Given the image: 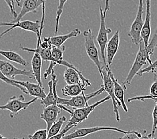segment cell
<instances>
[{
	"instance_id": "9a60e30c",
	"label": "cell",
	"mask_w": 157,
	"mask_h": 139,
	"mask_svg": "<svg viewBox=\"0 0 157 139\" xmlns=\"http://www.w3.org/2000/svg\"><path fill=\"white\" fill-rule=\"evenodd\" d=\"M151 0H146V16L144 21V25L141 31V39L144 43L145 48H147L149 44L151 29Z\"/></svg>"
},
{
	"instance_id": "e575fe53",
	"label": "cell",
	"mask_w": 157,
	"mask_h": 139,
	"mask_svg": "<svg viewBox=\"0 0 157 139\" xmlns=\"http://www.w3.org/2000/svg\"><path fill=\"white\" fill-rule=\"evenodd\" d=\"M140 139H157L155 137H152V135L151 134H144L143 137H142V138Z\"/></svg>"
},
{
	"instance_id": "f1b7e54d",
	"label": "cell",
	"mask_w": 157,
	"mask_h": 139,
	"mask_svg": "<svg viewBox=\"0 0 157 139\" xmlns=\"http://www.w3.org/2000/svg\"><path fill=\"white\" fill-rule=\"evenodd\" d=\"M48 130L46 129H42L37 130L32 135H29L28 139H47Z\"/></svg>"
},
{
	"instance_id": "5bb4252c",
	"label": "cell",
	"mask_w": 157,
	"mask_h": 139,
	"mask_svg": "<svg viewBox=\"0 0 157 139\" xmlns=\"http://www.w3.org/2000/svg\"><path fill=\"white\" fill-rule=\"evenodd\" d=\"M19 2H21V9L20 12L17 14V17L11 21L12 23H16L20 21L26 14L29 13H36L39 7L42 6L45 0H18Z\"/></svg>"
},
{
	"instance_id": "52a82bcc",
	"label": "cell",
	"mask_w": 157,
	"mask_h": 139,
	"mask_svg": "<svg viewBox=\"0 0 157 139\" xmlns=\"http://www.w3.org/2000/svg\"><path fill=\"white\" fill-rule=\"evenodd\" d=\"M143 0L138 1V6L137 13L135 19L130 26V31L128 32V36L131 39L132 42L136 46H138L141 42V31L144 25V21L143 20Z\"/></svg>"
},
{
	"instance_id": "d6986e66",
	"label": "cell",
	"mask_w": 157,
	"mask_h": 139,
	"mask_svg": "<svg viewBox=\"0 0 157 139\" xmlns=\"http://www.w3.org/2000/svg\"><path fill=\"white\" fill-rule=\"evenodd\" d=\"M108 74H110V78L112 80H113V82L114 83V95L117 99L119 101V102L121 103V106L123 108V110L125 112H128V107L126 106V104L125 103L124 101V89L122 87V86L120 84L118 83V80L115 78L114 74L112 72L110 67H107L106 68Z\"/></svg>"
},
{
	"instance_id": "5b68a950",
	"label": "cell",
	"mask_w": 157,
	"mask_h": 139,
	"mask_svg": "<svg viewBox=\"0 0 157 139\" xmlns=\"http://www.w3.org/2000/svg\"><path fill=\"white\" fill-rule=\"evenodd\" d=\"M38 98H34L32 100L25 102V98L23 95L18 97L12 96L7 101L6 104L0 105V110H7L10 112V117L13 118L21 110H25L33 103L36 102Z\"/></svg>"
},
{
	"instance_id": "8fae6325",
	"label": "cell",
	"mask_w": 157,
	"mask_h": 139,
	"mask_svg": "<svg viewBox=\"0 0 157 139\" xmlns=\"http://www.w3.org/2000/svg\"><path fill=\"white\" fill-rule=\"evenodd\" d=\"M0 71L7 78L14 80L17 76H24L29 78H34L32 70H26L17 68L14 66L12 63L2 60L0 59Z\"/></svg>"
},
{
	"instance_id": "e0dca14e",
	"label": "cell",
	"mask_w": 157,
	"mask_h": 139,
	"mask_svg": "<svg viewBox=\"0 0 157 139\" xmlns=\"http://www.w3.org/2000/svg\"><path fill=\"white\" fill-rule=\"evenodd\" d=\"M13 80L16 84L24 87L26 91L28 92V95L32 96H34L35 98H37L40 100H43L46 97L47 95L44 91V88H43V86H40L39 84L31 83V82L28 81L24 82L16 80Z\"/></svg>"
},
{
	"instance_id": "74e56055",
	"label": "cell",
	"mask_w": 157,
	"mask_h": 139,
	"mask_svg": "<svg viewBox=\"0 0 157 139\" xmlns=\"http://www.w3.org/2000/svg\"><path fill=\"white\" fill-rule=\"evenodd\" d=\"M13 139H25V138H17V137H14Z\"/></svg>"
},
{
	"instance_id": "8992f818",
	"label": "cell",
	"mask_w": 157,
	"mask_h": 139,
	"mask_svg": "<svg viewBox=\"0 0 157 139\" xmlns=\"http://www.w3.org/2000/svg\"><path fill=\"white\" fill-rule=\"evenodd\" d=\"M104 92H105L104 88L103 86H101V88L98 89V91L90 94H88V95H85L84 92H83L80 95L70 98V99H65L60 98L58 104H62L63 105V106L72 107L74 109L84 108L86 106H88L89 105L88 102V100L97 96L98 95H100V94H102Z\"/></svg>"
},
{
	"instance_id": "ba28073f",
	"label": "cell",
	"mask_w": 157,
	"mask_h": 139,
	"mask_svg": "<svg viewBox=\"0 0 157 139\" xmlns=\"http://www.w3.org/2000/svg\"><path fill=\"white\" fill-rule=\"evenodd\" d=\"M103 130H112L116 131V132L121 133L123 134H128L131 133V131H126L122 129H120L117 127H112V126H94L90 128H84V129H79L74 130L70 134H66L63 137L62 139H76L79 138H84L87 137L93 133H95L99 131Z\"/></svg>"
},
{
	"instance_id": "4dcf8cb0",
	"label": "cell",
	"mask_w": 157,
	"mask_h": 139,
	"mask_svg": "<svg viewBox=\"0 0 157 139\" xmlns=\"http://www.w3.org/2000/svg\"><path fill=\"white\" fill-rule=\"evenodd\" d=\"M157 130V104H155L152 111V133L151 134L152 137H155V133Z\"/></svg>"
},
{
	"instance_id": "7a4b0ae2",
	"label": "cell",
	"mask_w": 157,
	"mask_h": 139,
	"mask_svg": "<svg viewBox=\"0 0 157 139\" xmlns=\"http://www.w3.org/2000/svg\"><path fill=\"white\" fill-rule=\"evenodd\" d=\"M110 100H111L110 96H107L104 98L98 101V102H95L94 104L88 105V106L81 108H75L72 111V113L71 114L70 118L68 122H67L66 127H70L72 126H76L79 123L85 121L86 120L88 119L91 112L94 111L97 106H98L101 104L107 102V101Z\"/></svg>"
},
{
	"instance_id": "1f68e13d",
	"label": "cell",
	"mask_w": 157,
	"mask_h": 139,
	"mask_svg": "<svg viewBox=\"0 0 157 139\" xmlns=\"http://www.w3.org/2000/svg\"><path fill=\"white\" fill-rule=\"evenodd\" d=\"M4 1L6 2L7 6H8V7H9V8L10 10V14L12 15V16L14 17V19H15L17 16V14L16 12L15 11V9H14L15 2L17 3V6L20 7L19 1H18V0H4Z\"/></svg>"
},
{
	"instance_id": "44dd1931",
	"label": "cell",
	"mask_w": 157,
	"mask_h": 139,
	"mask_svg": "<svg viewBox=\"0 0 157 139\" xmlns=\"http://www.w3.org/2000/svg\"><path fill=\"white\" fill-rule=\"evenodd\" d=\"M88 85L84 83L76 84H67L62 89V93L63 96L72 98L81 95L86 90Z\"/></svg>"
},
{
	"instance_id": "8d00e7d4",
	"label": "cell",
	"mask_w": 157,
	"mask_h": 139,
	"mask_svg": "<svg viewBox=\"0 0 157 139\" xmlns=\"http://www.w3.org/2000/svg\"><path fill=\"white\" fill-rule=\"evenodd\" d=\"M0 139H7V138L6 137H3V135L0 134Z\"/></svg>"
},
{
	"instance_id": "d590c367",
	"label": "cell",
	"mask_w": 157,
	"mask_h": 139,
	"mask_svg": "<svg viewBox=\"0 0 157 139\" xmlns=\"http://www.w3.org/2000/svg\"><path fill=\"white\" fill-rule=\"evenodd\" d=\"M151 100H152L156 104H157V98H153Z\"/></svg>"
},
{
	"instance_id": "7c38bea8",
	"label": "cell",
	"mask_w": 157,
	"mask_h": 139,
	"mask_svg": "<svg viewBox=\"0 0 157 139\" xmlns=\"http://www.w3.org/2000/svg\"><path fill=\"white\" fill-rule=\"evenodd\" d=\"M51 75L52 76L50 80L48 82V85L49 86V92L44 99L41 100V104L43 105L44 107L50 106V105L58 104L59 99H60V98L57 95L56 86L58 83V79L54 70L52 72Z\"/></svg>"
},
{
	"instance_id": "4fadbf2b",
	"label": "cell",
	"mask_w": 157,
	"mask_h": 139,
	"mask_svg": "<svg viewBox=\"0 0 157 139\" xmlns=\"http://www.w3.org/2000/svg\"><path fill=\"white\" fill-rule=\"evenodd\" d=\"M62 110L60 104H54L44 107L43 112L40 115V118L46 122L48 133L51 126L57 121L58 116Z\"/></svg>"
},
{
	"instance_id": "2e32d148",
	"label": "cell",
	"mask_w": 157,
	"mask_h": 139,
	"mask_svg": "<svg viewBox=\"0 0 157 139\" xmlns=\"http://www.w3.org/2000/svg\"><path fill=\"white\" fill-rule=\"evenodd\" d=\"M63 80L67 84H76L84 83L90 86L92 84L89 80L86 78L80 70H76L70 68H67L63 74Z\"/></svg>"
},
{
	"instance_id": "6da1fadb",
	"label": "cell",
	"mask_w": 157,
	"mask_h": 139,
	"mask_svg": "<svg viewBox=\"0 0 157 139\" xmlns=\"http://www.w3.org/2000/svg\"><path fill=\"white\" fill-rule=\"evenodd\" d=\"M138 46H139V49H138V51L132 64V66L125 80L122 82V86L124 90L127 89V86L131 84L133 78L136 75H137L138 72L142 69V68H143L144 65L147 64V63H148L149 65L152 64L151 59V56L149 54L147 48H145L143 40L141 41V42Z\"/></svg>"
},
{
	"instance_id": "9c48e42d",
	"label": "cell",
	"mask_w": 157,
	"mask_h": 139,
	"mask_svg": "<svg viewBox=\"0 0 157 139\" xmlns=\"http://www.w3.org/2000/svg\"><path fill=\"white\" fill-rule=\"evenodd\" d=\"M41 25V21H32L29 20H25V21H17L16 23H12V22H8V23H6V22H0V27L2 26H7L9 28H7L4 32H3L2 33H0V38L6 35V33L12 31V29L15 28H21L24 30L31 32L36 33L38 36L40 33V29Z\"/></svg>"
},
{
	"instance_id": "484cf974",
	"label": "cell",
	"mask_w": 157,
	"mask_h": 139,
	"mask_svg": "<svg viewBox=\"0 0 157 139\" xmlns=\"http://www.w3.org/2000/svg\"><path fill=\"white\" fill-rule=\"evenodd\" d=\"M147 131L146 130H143L141 131L132 130L131 133L128 134H124V135L122 137H119L118 139H140L144 134H147Z\"/></svg>"
},
{
	"instance_id": "4316f807",
	"label": "cell",
	"mask_w": 157,
	"mask_h": 139,
	"mask_svg": "<svg viewBox=\"0 0 157 139\" xmlns=\"http://www.w3.org/2000/svg\"><path fill=\"white\" fill-rule=\"evenodd\" d=\"M0 80H2L3 82H5V83H6L7 84L14 86V87H16V88H17L18 89H20L22 92H24L25 94H28V92L26 91V90H25V88L24 87H23V86H21L19 85V84H16L13 82V80H11V79H9V78H7V77H6L4 75H3L1 71H0Z\"/></svg>"
},
{
	"instance_id": "d4e9b609",
	"label": "cell",
	"mask_w": 157,
	"mask_h": 139,
	"mask_svg": "<svg viewBox=\"0 0 157 139\" xmlns=\"http://www.w3.org/2000/svg\"><path fill=\"white\" fill-rule=\"evenodd\" d=\"M67 1H68V0H58L59 3H58L57 12H56V25H55V32H54L56 36H57L58 28H59V20H60L61 16L63 12V7H64Z\"/></svg>"
},
{
	"instance_id": "d6a6232c",
	"label": "cell",
	"mask_w": 157,
	"mask_h": 139,
	"mask_svg": "<svg viewBox=\"0 0 157 139\" xmlns=\"http://www.w3.org/2000/svg\"><path fill=\"white\" fill-rule=\"evenodd\" d=\"M75 127L74 126H70V127H64V129H63L62 130H61V132L58 133V134L55 135V136L54 137H52L51 138H50L49 139H62L63 137L64 136V135L67 133V132H68V131L71 129H72V128Z\"/></svg>"
},
{
	"instance_id": "3957f363",
	"label": "cell",
	"mask_w": 157,
	"mask_h": 139,
	"mask_svg": "<svg viewBox=\"0 0 157 139\" xmlns=\"http://www.w3.org/2000/svg\"><path fill=\"white\" fill-rule=\"evenodd\" d=\"M83 36L84 37V46L85 50L86 52V54L89 58L94 63V64L98 68L99 73L101 77L102 76V68L103 65L101 63L99 56H98V48H96V44L94 42V37L92 33V29L89 28L87 30L84 32Z\"/></svg>"
},
{
	"instance_id": "ffe728a7",
	"label": "cell",
	"mask_w": 157,
	"mask_h": 139,
	"mask_svg": "<svg viewBox=\"0 0 157 139\" xmlns=\"http://www.w3.org/2000/svg\"><path fill=\"white\" fill-rule=\"evenodd\" d=\"M81 33V31L80 29L75 28L72 29V31L68 33H66L64 35H59V36H54L49 37L50 42L52 44V46H57V47H62L63 46L67 40L72 38V37H77L78 35Z\"/></svg>"
},
{
	"instance_id": "603a6c76",
	"label": "cell",
	"mask_w": 157,
	"mask_h": 139,
	"mask_svg": "<svg viewBox=\"0 0 157 139\" xmlns=\"http://www.w3.org/2000/svg\"><path fill=\"white\" fill-rule=\"evenodd\" d=\"M153 98H157V74L155 73L154 75V81L151 86L150 88V95L146 96H138L131 98L128 99V102H130L132 101L136 100H145L147 99H152Z\"/></svg>"
},
{
	"instance_id": "30bf717a",
	"label": "cell",
	"mask_w": 157,
	"mask_h": 139,
	"mask_svg": "<svg viewBox=\"0 0 157 139\" xmlns=\"http://www.w3.org/2000/svg\"><path fill=\"white\" fill-rule=\"evenodd\" d=\"M102 78L103 80V84L102 86H103L104 88V91L108 93V96H110V98L112 100V102L113 104V109L114 112L115 114V118L117 121H121L120 118V114L118 112V106H121V103L119 102V101L117 99V98L114 95V83L112 80L110 74H108L106 68L104 67L102 68Z\"/></svg>"
},
{
	"instance_id": "277c9868",
	"label": "cell",
	"mask_w": 157,
	"mask_h": 139,
	"mask_svg": "<svg viewBox=\"0 0 157 139\" xmlns=\"http://www.w3.org/2000/svg\"><path fill=\"white\" fill-rule=\"evenodd\" d=\"M100 24L98 33L96 37V41L98 42L100 50V54L102 57L103 61V66L107 68L110 67L107 64L106 62V58L105 56V50L108 42V35L110 34L112 32L110 28H108L106 25L105 18L106 17L104 16V10L102 7L100 6Z\"/></svg>"
},
{
	"instance_id": "83f0119b",
	"label": "cell",
	"mask_w": 157,
	"mask_h": 139,
	"mask_svg": "<svg viewBox=\"0 0 157 139\" xmlns=\"http://www.w3.org/2000/svg\"><path fill=\"white\" fill-rule=\"evenodd\" d=\"M156 46H157V26L155 30L154 34L152 36V38L151 41V42H149L148 46L147 48V50L151 56L153 55L155 49L156 48Z\"/></svg>"
},
{
	"instance_id": "7402d4cb",
	"label": "cell",
	"mask_w": 157,
	"mask_h": 139,
	"mask_svg": "<svg viewBox=\"0 0 157 139\" xmlns=\"http://www.w3.org/2000/svg\"><path fill=\"white\" fill-rule=\"evenodd\" d=\"M0 55L3 56V57H5L7 60H9L11 62H16L18 64H20L25 67L28 66V62H26L19 54L17 53V52L10 50H0Z\"/></svg>"
},
{
	"instance_id": "f546056e",
	"label": "cell",
	"mask_w": 157,
	"mask_h": 139,
	"mask_svg": "<svg viewBox=\"0 0 157 139\" xmlns=\"http://www.w3.org/2000/svg\"><path fill=\"white\" fill-rule=\"evenodd\" d=\"M156 68H157V60H155L154 62H152V64L148 65L147 67L144 68H142L139 72H138L137 75H138L139 76H143V74H145V73H148V72H154L156 73Z\"/></svg>"
},
{
	"instance_id": "ac0fdd59",
	"label": "cell",
	"mask_w": 157,
	"mask_h": 139,
	"mask_svg": "<svg viewBox=\"0 0 157 139\" xmlns=\"http://www.w3.org/2000/svg\"><path fill=\"white\" fill-rule=\"evenodd\" d=\"M120 45V32L117 30L113 37L108 40L106 48V62L108 66H110L117 54Z\"/></svg>"
},
{
	"instance_id": "cb8c5ba5",
	"label": "cell",
	"mask_w": 157,
	"mask_h": 139,
	"mask_svg": "<svg viewBox=\"0 0 157 139\" xmlns=\"http://www.w3.org/2000/svg\"><path fill=\"white\" fill-rule=\"evenodd\" d=\"M66 121V117L65 116H62L60 118H59V119L57 120V121L51 126L49 131H48L47 139H49L52 137H54L60 133L62 127Z\"/></svg>"
},
{
	"instance_id": "836d02e7",
	"label": "cell",
	"mask_w": 157,
	"mask_h": 139,
	"mask_svg": "<svg viewBox=\"0 0 157 139\" xmlns=\"http://www.w3.org/2000/svg\"><path fill=\"white\" fill-rule=\"evenodd\" d=\"M110 0H105V7L104 10V16L106 17V14L108 11L110 10Z\"/></svg>"
}]
</instances>
